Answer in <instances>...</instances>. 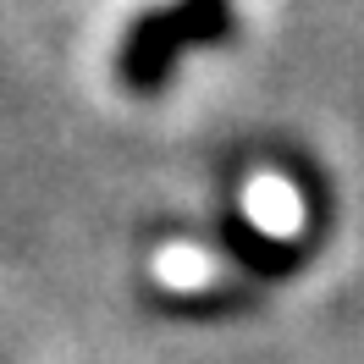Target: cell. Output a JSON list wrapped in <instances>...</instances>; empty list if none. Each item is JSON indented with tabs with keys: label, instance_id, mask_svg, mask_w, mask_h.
I'll return each mask as SVG.
<instances>
[{
	"label": "cell",
	"instance_id": "6da1fadb",
	"mask_svg": "<svg viewBox=\"0 0 364 364\" xmlns=\"http://www.w3.org/2000/svg\"><path fill=\"white\" fill-rule=\"evenodd\" d=\"M232 33V6L227 0H171V6H149L127 39H122V55H116V72L122 83L138 94H155L171 72H177V55L188 45H221Z\"/></svg>",
	"mask_w": 364,
	"mask_h": 364
},
{
	"label": "cell",
	"instance_id": "7a4b0ae2",
	"mask_svg": "<svg viewBox=\"0 0 364 364\" xmlns=\"http://www.w3.org/2000/svg\"><path fill=\"white\" fill-rule=\"evenodd\" d=\"M221 249L237 254L243 265H254L259 276H276V271H287V265H298V259H304V249H298V243H271L259 227L237 221V215H227V221H221Z\"/></svg>",
	"mask_w": 364,
	"mask_h": 364
}]
</instances>
